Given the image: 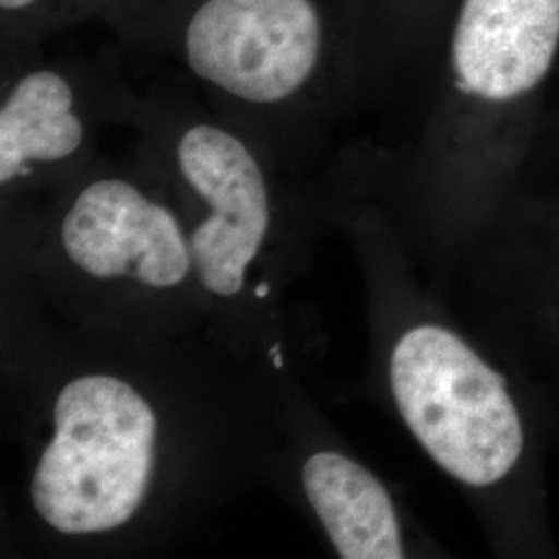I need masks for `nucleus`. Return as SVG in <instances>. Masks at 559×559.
Segmentation results:
<instances>
[{"label": "nucleus", "mask_w": 559, "mask_h": 559, "mask_svg": "<svg viewBox=\"0 0 559 559\" xmlns=\"http://www.w3.org/2000/svg\"><path fill=\"white\" fill-rule=\"evenodd\" d=\"M170 25L187 71L245 104L293 100L332 60L373 67L360 0H182Z\"/></svg>", "instance_id": "obj_1"}, {"label": "nucleus", "mask_w": 559, "mask_h": 559, "mask_svg": "<svg viewBox=\"0 0 559 559\" xmlns=\"http://www.w3.org/2000/svg\"><path fill=\"white\" fill-rule=\"evenodd\" d=\"M156 433L152 406L127 381H69L32 479L38 516L62 535H96L129 522L150 489Z\"/></svg>", "instance_id": "obj_2"}, {"label": "nucleus", "mask_w": 559, "mask_h": 559, "mask_svg": "<svg viewBox=\"0 0 559 559\" xmlns=\"http://www.w3.org/2000/svg\"><path fill=\"white\" fill-rule=\"evenodd\" d=\"M390 383L413 436L454 479L487 487L519 462L524 433L506 381L454 332H406L392 353Z\"/></svg>", "instance_id": "obj_3"}, {"label": "nucleus", "mask_w": 559, "mask_h": 559, "mask_svg": "<svg viewBox=\"0 0 559 559\" xmlns=\"http://www.w3.org/2000/svg\"><path fill=\"white\" fill-rule=\"evenodd\" d=\"M175 154L185 182L210 205L189 240L193 267L207 293L230 299L270 230L267 180L247 143L218 124L189 127Z\"/></svg>", "instance_id": "obj_4"}, {"label": "nucleus", "mask_w": 559, "mask_h": 559, "mask_svg": "<svg viewBox=\"0 0 559 559\" xmlns=\"http://www.w3.org/2000/svg\"><path fill=\"white\" fill-rule=\"evenodd\" d=\"M67 258L98 280L175 288L191 270V247L175 214L124 179L83 187L60 226Z\"/></svg>", "instance_id": "obj_5"}, {"label": "nucleus", "mask_w": 559, "mask_h": 559, "mask_svg": "<svg viewBox=\"0 0 559 559\" xmlns=\"http://www.w3.org/2000/svg\"><path fill=\"white\" fill-rule=\"evenodd\" d=\"M302 489L340 558H404L392 500L359 462L318 452L302 466Z\"/></svg>", "instance_id": "obj_6"}, {"label": "nucleus", "mask_w": 559, "mask_h": 559, "mask_svg": "<svg viewBox=\"0 0 559 559\" xmlns=\"http://www.w3.org/2000/svg\"><path fill=\"white\" fill-rule=\"evenodd\" d=\"M75 85L57 67L23 71L0 106V182L25 177L36 164H57L80 152L85 127Z\"/></svg>", "instance_id": "obj_7"}, {"label": "nucleus", "mask_w": 559, "mask_h": 559, "mask_svg": "<svg viewBox=\"0 0 559 559\" xmlns=\"http://www.w3.org/2000/svg\"><path fill=\"white\" fill-rule=\"evenodd\" d=\"M454 0H362L376 67H431Z\"/></svg>", "instance_id": "obj_8"}, {"label": "nucleus", "mask_w": 559, "mask_h": 559, "mask_svg": "<svg viewBox=\"0 0 559 559\" xmlns=\"http://www.w3.org/2000/svg\"><path fill=\"white\" fill-rule=\"evenodd\" d=\"M100 4L106 0H0L2 32L25 41L92 13Z\"/></svg>", "instance_id": "obj_9"}, {"label": "nucleus", "mask_w": 559, "mask_h": 559, "mask_svg": "<svg viewBox=\"0 0 559 559\" xmlns=\"http://www.w3.org/2000/svg\"><path fill=\"white\" fill-rule=\"evenodd\" d=\"M156 2H160V0H106V4L108 7H115V9H131V11H141V7H152V4H156ZM182 0H166V7L170 9V7H179Z\"/></svg>", "instance_id": "obj_10"}, {"label": "nucleus", "mask_w": 559, "mask_h": 559, "mask_svg": "<svg viewBox=\"0 0 559 559\" xmlns=\"http://www.w3.org/2000/svg\"><path fill=\"white\" fill-rule=\"evenodd\" d=\"M267 295V284L263 282V284H260V288H258V297H265Z\"/></svg>", "instance_id": "obj_11"}]
</instances>
